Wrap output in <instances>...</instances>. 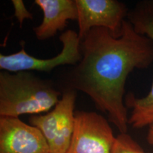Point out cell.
Segmentation results:
<instances>
[{
    "instance_id": "cell-1",
    "label": "cell",
    "mask_w": 153,
    "mask_h": 153,
    "mask_svg": "<svg viewBox=\"0 0 153 153\" xmlns=\"http://www.w3.org/2000/svg\"><path fill=\"white\" fill-rule=\"evenodd\" d=\"M79 62L67 68L57 86L61 92L79 91L87 94L97 108L106 113L120 131L126 133L128 108L123 97L129 74L153 62V41L138 33L126 20L123 33L116 38L105 28H94L81 40Z\"/></svg>"
},
{
    "instance_id": "cell-2",
    "label": "cell",
    "mask_w": 153,
    "mask_h": 153,
    "mask_svg": "<svg viewBox=\"0 0 153 153\" xmlns=\"http://www.w3.org/2000/svg\"><path fill=\"white\" fill-rule=\"evenodd\" d=\"M62 92L55 82L33 72H0V117L40 115L54 108Z\"/></svg>"
},
{
    "instance_id": "cell-3",
    "label": "cell",
    "mask_w": 153,
    "mask_h": 153,
    "mask_svg": "<svg viewBox=\"0 0 153 153\" xmlns=\"http://www.w3.org/2000/svg\"><path fill=\"white\" fill-rule=\"evenodd\" d=\"M76 98V91H63L60 101L51 111L31 116L28 119L30 125L43 134L50 153L68 152L75 124Z\"/></svg>"
},
{
    "instance_id": "cell-4",
    "label": "cell",
    "mask_w": 153,
    "mask_h": 153,
    "mask_svg": "<svg viewBox=\"0 0 153 153\" xmlns=\"http://www.w3.org/2000/svg\"><path fill=\"white\" fill-rule=\"evenodd\" d=\"M62 43L61 52L49 59H39L32 56L24 47L17 53L10 55H0V69L11 73L22 71H39L49 72L60 66H73L81 60V40L78 33L67 30L59 38Z\"/></svg>"
},
{
    "instance_id": "cell-5",
    "label": "cell",
    "mask_w": 153,
    "mask_h": 153,
    "mask_svg": "<svg viewBox=\"0 0 153 153\" xmlns=\"http://www.w3.org/2000/svg\"><path fill=\"white\" fill-rule=\"evenodd\" d=\"M116 138L104 116L94 111H77L67 153H111Z\"/></svg>"
},
{
    "instance_id": "cell-6",
    "label": "cell",
    "mask_w": 153,
    "mask_h": 153,
    "mask_svg": "<svg viewBox=\"0 0 153 153\" xmlns=\"http://www.w3.org/2000/svg\"><path fill=\"white\" fill-rule=\"evenodd\" d=\"M77 9L78 35L80 40L94 28H105L118 38L123 33V23L128 9L118 0H75Z\"/></svg>"
},
{
    "instance_id": "cell-7",
    "label": "cell",
    "mask_w": 153,
    "mask_h": 153,
    "mask_svg": "<svg viewBox=\"0 0 153 153\" xmlns=\"http://www.w3.org/2000/svg\"><path fill=\"white\" fill-rule=\"evenodd\" d=\"M127 20L138 33L148 36L153 41V0L138 1L129 10ZM125 104L131 109L128 124L134 128H143L153 123V83L148 94L137 98L133 94L126 96Z\"/></svg>"
},
{
    "instance_id": "cell-8",
    "label": "cell",
    "mask_w": 153,
    "mask_h": 153,
    "mask_svg": "<svg viewBox=\"0 0 153 153\" xmlns=\"http://www.w3.org/2000/svg\"><path fill=\"white\" fill-rule=\"evenodd\" d=\"M0 153H50L39 129L19 118L0 117Z\"/></svg>"
},
{
    "instance_id": "cell-9",
    "label": "cell",
    "mask_w": 153,
    "mask_h": 153,
    "mask_svg": "<svg viewBox=\"0 0 153 153\" xmlns=\"http://www.w3.org/2000/svg\"><path fill=\"white\" fill-rule=\"evenodd\" d=\"M43 11L41 24L33 28L36 38L45 41L67 27L69 20H77L75 0H35Z\"/></svg>"
},
{
    "instance_id": "cell-10",
    "label": "cell",
    "mask_w": 153,
    "mask_h": 153,
    "mask_svg": "<svg viewBox=\"0 0 153 153\" xmlns=\"http://www.w3.org/2000/svg\"><path fill=\"white\" fill-rule=\"evenodd\" d=\"M111 153H146L137 142L126 133L116 137Z\"/></svg>"
},
{
    "instance_id": "cell-11",
    "label": "cell",
    "mask_w": 153,
    "mask_h": 153,
    "mask_svg": "<svg viewBox=\"0 0 153 153\" xmlns=\"http://www.w3.org/2000/svg\"><path fill=\"white\" fill-rule=\"evenodd\" d=\"M11 3L14 7V16L17 19L21 26L26 19H33V14L26 9L22 0H12Z\"/></svg>"
},
{
    "instance_id": "cell-12",
    "label": "cell",
    "mask_w": 153,
    "mask_h": 153,
    "mask_svg": "<svg viewBox=\"0 0 153 153\" xmlns=\"http://www.w3.org/2000/svg\"><path fill=\"white\" fill-rule=\"evenodd\" d=\"M147 140L149 144L153 146V123L149 126L148 135H147Z\"/></svg>"
}]
</instances>
